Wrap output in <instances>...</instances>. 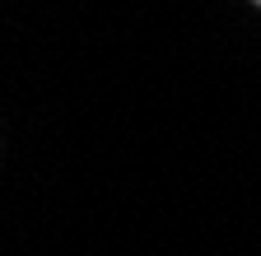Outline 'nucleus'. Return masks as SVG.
I'll list each match as a JSON object with an SVG mask.
<instances>
[{
    "mask_svg": "<svg viewBox=\"0 0 261 256\" xmlns=\"http://www.w3.org/2000/svg\"><path fill=\"white\" fill-rule=\"evenodd\" d=\"M256 5H261V0H256Z\"/></svg>",
    "mask_w": 261,
    "mask_h": 256,
    "instance_id": "obj_1",
    "label": "nucleus"
}]
</instances>
